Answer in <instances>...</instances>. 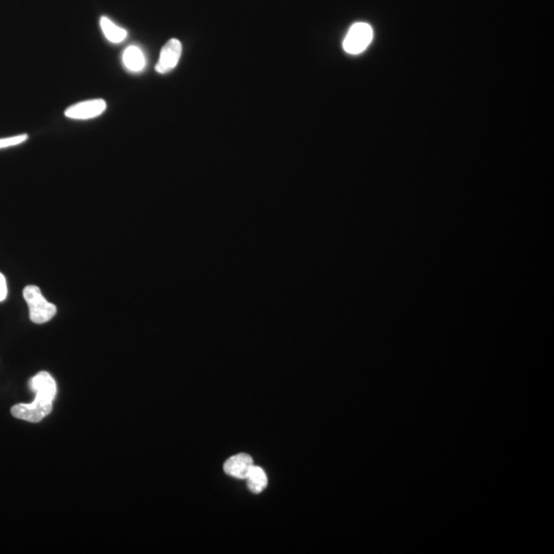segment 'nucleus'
I'll use <instances>...</instances> for the list:
<instances>
[{
    "label": "nucleus",
    "mask_w": 554,
    "mask_h": 554,
    "mask_svg": "<svg viewBox=\"0 0 554 554\" xmlns=\"http://www.w3.org/2000/svg\"><path fill=\"white\" fill-rule=\"evenodd\" d=\"M8 296V286H6V277L0 272V302H4Z\"/></svg>",
    "instance_id": "f8f14e48"
},
{
    "label": "nucleus",
    "mask_w": 554,
    "mask_h": 554,
    "mask_svg": "<svg viewBox=\"0 0 554 554\" xmlns=\"http://www.w3.org/2000/svg\"><path fill=\"white\" fill-rule=\"evenodd\" d=\"M124 64L129 70L134 72H138L144 69L146 65L144 54L138 46H131L124 51Z\"/></svg>",
    "instance_id": "6e6552de"
},
{
    "label": "nucleus",
    "mask_w": 554,
    "mask_h": 554,
    "mask_svg": "<svg viewBox=\"0 0 554 554\" xmlns=\"http://www.w3.org/2000/svg\"><path fill=\"white\" fill-rule=\"evenodd\" d=\"M253 466V458L248 454L236 455L226 460L224 464V471L227 475L237 478V480H246Z\"/></svg>",
    "instance_id": "423d86ee"
},
{
    "label": "nucleus",
    "mask_w": 554,
    "mask_h": 554,
    "mask_svg": "<svg viewBox=\"0 0 554 554\" xmlns=\"http://www.w3.org/2000/svg\"><path fill=\"white\" fill-rule=\"evenodd\" d=\"M53 410V401L36 396L31 403H19L11 408V415L18 419L37 423L49 414Z\"/></svg>",
    "instance_id": "f03ea898"
},
{
    "label": "nucleus",
    "mask_w": 554,
    "mask_h": 554,
    "mask_svg": "<svg viewBox=\"0 0 554 554\" xmlns=\"http://www.w3.org/2000/svg\"><path fill=\"white\" fill-rule=\"evenodd\" d=\"M31 388L36 396H41L51 401L55 400L57 394V385L55 380L46 372H41L33 378Z\"/></svg>",
    "instance_id": "0eeeda50"
},
{
    "label": "nucleus",
    "mask_w": 554,
    "mask_h": 554,
    "mask_svg": "<svg viewBox=\"0 0 554 554\" xmlns=\"http://www.w3.org/2000/svg\"><path fill=\"white\" fill-rule=\"evenodd\" d=\"M100 23L101 28H102L103 32H104L108 41L114 42V44H119V42L124 41L126 39V35H128L126 30L115 25L106 16H102Z\"/></svg>",
    "instance_id": "9d476101"
},
{
    "label": "nucleus",
    "mask_w": 554,
    "mask_h": 554,
    "mask_svg": "<svg viewBox=\"0 0 554 554\" xmlns=\"http://www.w3.org/2000/svg\"><path fill=\"white\" fill-rule=\"evenodd\" d=\"M246 480L248 490L253 493V494H260V493L266 489L267 485H268V478H267L266 473L263 470L261 467L255 466V465L251 469L248 475L246 476Z\"/></svg>",
    "instance_id": "1a4fd4ad"
},
{
    "label": "nucleus",
    "mask_w": 554,
    "mask_h": 554,
    "mask_svg": "<svg viewBox=\"0 0 554 554\" xmlns=\"http://www.w3.org/2000/svg\"><path fill=\"white\" fill-rule=\"evenodd\" d=\"M181 54H182V44L178 39H171L161 49V57L158 63L155 66V70L161 74H168L179 63Z\"/></svg>",
    "instance_id": "39448f33"
},
{
    "label": "nucleus",
    "mask_w": 554,
    "mask_h": 554,
    "mask_svg": "<svg viewBox=\"0 0 554 554\" xmlns=\"http://www.w3.org/2000/svg\"><path fill=\"white\" fill-rule=\"evenodd\" d=\"M373 35L372 27L367 23H356L347 33L343 41V49L351 55H358L370 46Z\"/></svg>",
    "instance_id": "7ed1b4c3"
},
{
    "label": "nucleus",
    "mask_w": 554,
    "mask_h": 554,
    "mask_svg": "<svg viewBox=\"0 0 554 554\" xmlns=\"http://www.w3.org/2000/svg\"><path fill=\"white\" fill-rule=\"evenodd\" d=\"M106 108V102L104 100L95 99V100L84 101L72 105L66 109L65 115L68 119L86 121V119L100 116L101 114H104Z\"/></svg>",
    "instance_id": "20e7f679"
},
{
    "label": "nucleus",
    "mask_w": 554,
    "mask_h": 554,
    "mask_svg": "<svg viewBox=\"0 0 554 554\" xmlns=\"http://www.w3.org/2000/svg\"><path fill=\"white\" fill-rule=\"evenodd\" d=\"M27 140L28 135H26V134H23V135L14 136V137L0 138V149L16 146V145L22 144V143L26 142Z\"/></svg>",
    "instance_id": "9b49d317"
},
{
    "label": "nucleus",
    "mask_w": 554,
    "mask_h": 554,
    "mask_svg": "<svg viewBox=\"0 0 554 554\" xmlns=\"http://www.w3.org/2000/svg\"><path fill=\"white\" fill-rule=\"evenodd\" d=\"M23 296L29 307L30 319L32 323L41 325L48 323L57 313V307L44 299L41 288L37 286H27L23 291Z\"/></svg>",
    "instance_id": "f257e3e1"
}]
</instances>
